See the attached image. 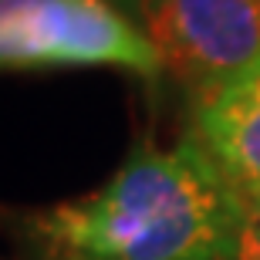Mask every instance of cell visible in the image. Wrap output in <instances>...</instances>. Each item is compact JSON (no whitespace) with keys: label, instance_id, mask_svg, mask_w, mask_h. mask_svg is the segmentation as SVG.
<instances>
[{"label":"cell","instance_id":"6da1fadb","mask_svg":"<svg viewBox=\"0 0 260 260\" xmlns=\"http://www.w3.org/2000/svg\"><path fill=\"white\" fill-rule=\"evenodd\" d=\"M240 223L233 193L203 149L139 139L105 183L17 216L38 260H230Z\"/></svg>","mask_w":260,"mask_h":260},{"label":"cell","instance_id":"7a4b0ae2","mask_svg":"<svg viewBox=\"0 0 260 260\" xmlns=\"http://www.w3.org/2000/svg\"><path fill=\"white\" fill-rule=\"evenodd\" d=\"M115 68L155 85L162 61L112 0H0V71Z\"/></svg>","mask_w":260,"mask_h":260},{"label":"cell","instance_id":"3957f363","mask_svg":"<svg viewBox=\"0 0 260 260\" xmlns=\"http://www.w3.org/2000/svg\"><path fill=\"white\" fill-rule=\"evenodd\" d=\"M139 27L189 102L260 58V0H149Z\"/></svg>","mask_w":260,"mask_h":260},{"label":"cell","instance_id":"277c9868","mask_svg":"<svg viewBox=\"0 0 260 260\" xmlns=\"http://www.w3.org/2000/svg\"><path fill=\"white\" fill-rule=\"evenodd\" d=\"M186 135L237 196H260V58L193 98Z\"/></svg>","mask_w":260,"mask_h":260},{"label":"cell","instance_id":"5b68a950","mask_svg":"<svg viewBox=\"0 0 260 260\" xmlns=\"http://www.w3.org/2000/svg\"><path fill=\"white\" fill-rule=\"evenodd\" d=\"M230 260H260V196H240V223Z\"/></svg>","mask_w":260,"mask_h":260},{"label":"cell","instance_id":"8992f818","mask_svg":"<svg viewBox=\"0 0 260 260\" xmlns=\"http://www.w3.org/2000/svg\"><path fill=\"white\" fill-rule=\"evenodd\" d=\"M112 4H115L125 17H132L135 24H139V17H142V10H145V4H149V0H112Z\"/></svg>","mask_w":260,"mask_h":260}]
</instances>
